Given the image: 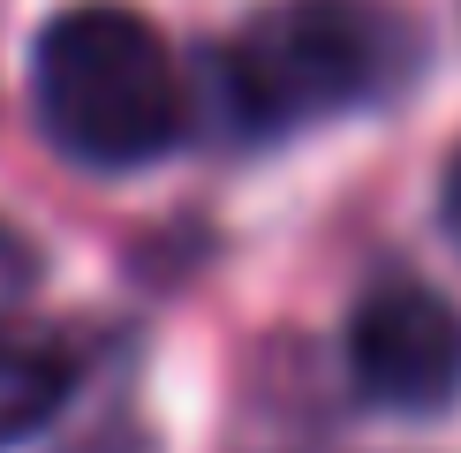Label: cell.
<instances>
[{
    "instance_id": "5b68a950",
    "label": "cell",
    "mask_w": 461,
    "mask_h": 453,
    "mask_svg": "<svg viewBox=\"0 0 461 453\" xmlns=\"http://www.w3.org/2000/svg\"><path fill=\"white\" fill-rule=\"evenodd\" d=\"M61 453H151V439L137 423H99V431H84V439L61 446Z\"/></svg>"
},
{
    "instance_id": "7a4b0ae2",
    "label": "cell",
    "mask_w": 461,
    "mask_h": 453,
    "mask_svg": "<svg viewBox=\"0 0 461 453\" xmlns=\"http://www.w3.org/2000/svg\"><path fill=\"white\" fill-rule=\"evenodd\" d=\"M409 68L416 31L386 0H280L220 53V99L242 137H280L386 99Z\"/></svg>"
},
{
    "instance_id": "52a82bcc",
    "label": "cell",
    "mask_w": 461,
    "mask_h": 453,
    "mask_svg": "<svg viewBox=\"0 0 461 453\" xmlns=\"http://www.w3.org/2000/svg\"><path fill=\"white\" fill-rule=\"evenodd\" d=\"M438 219H447V235H454V250H461V151H454V166H447V189H438Z\"/></svg>"
},
{
    "instance_id": "277c9868",
    "label": "cell",
    "mask_w": 461,
    "mask_h": 453,
    "mask_svg": "<svg viewBox=\"0 0 461 453\" xmlns=\"http://www.w3.org/2000/svg\"><path fill=\"white\" fill-rule=\"evenodd\" d=\"M76 386H84V340L68 325H0V453L38 439Z\"/></svg>"
},
{
    "instance_id": "6da1fadb",
    "label": "cell",
    "mask_w": 461,
    "mask_h": 453,
    "mask_svg": "<svg viewBox=\"0 0 461 453\" xmlns=\"http://www.w3.org/2000/svg\"><path fill=\"white\" fill-rule=\"evenodd\" d=\"M31 99L46 137L84 166H144L182 137L189 91L159 23L122 0L61 8L38 31Z\"/></svg>"
},
{
    "instance_id": "3957f363",
    "label": "cell",
    "mask_w": 461,
    "mask_h": 453,
    "mask_svg": "<svg viewBox=\"0 0 461 453\" xmlns=\"http://www.w3.org/2000/svg\"><path fill=\"white\" fill-rule=\"evenodd\" d=\"M348 370L363 401L393 415H438L461 393V310L447 295L386 280L356 302L348 317Z\"/></svg>"
},
{
    "instance_id": "8992f818",
    "label": "cell",
    "mask_w": 461,
    "mask_h": 453,
    "mask_svg": "<svg viewBox=\"0 0 461 453\" xmlns=\"http://www.w3.org/2000/svg\"><path fill=\"white\" fill-rule=\"evenodd\" d=\"M23 272H31V250H23V235H15L8 219H0V288H15Z\"/></svg>"
}]
</instances>
